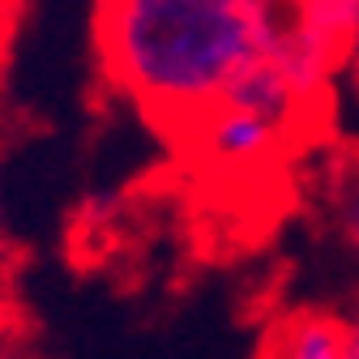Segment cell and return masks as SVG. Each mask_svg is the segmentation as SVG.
<instances>
[{"label":"cell","mask_w":359,"mask_h":359,"mask_svg":"<svg viewBox=\"0 0 359 359\" xmlns=\"http://www.w3.org/2000/svg\"><path fill=\"white\" fill-rule=\"evenodd\" d=\"M334 214H338V231H342L346 252L359 261V180H355V184H346V189L338 193Z\"/></svg>","instance_id":"obj_4"},{"label":"cell","mask_w":359,"mask_h":359,"mask_svg":"<svg viewBox=\"0 0 359 359\" xmlns=\"http://www.w3.org/2000/svg\"><path fill=\"white\" fill-rule=\"evenodd\" d=\"M342 359H359V308L342 317Z\"/></svg>","instance_id":"obj_6"},{"label":"cell","mask_w":359,"mask_h":359,"mask_svg":"<svg viewBox=\"0 0 359 359\" xmlns=\"http://www.w3.org/2000/svg\"><path fill=\"white\" fill-rule=\"evenodd\" d=\"M0 359H39L34 351H30V342H26V334L0 312Z\"/></svg>","instance_id":"obj_5"},{"label":"cell","mask_w":359,"mask_h":359,"mask_svg":"<svg viewBox=\"0 0 359 359\" xmlns=\"http://www.w3.org/2000/svg\"><path fill=\"white\" fill-rule=\"evenodd\" d=\"M184 133V142L210 158V163H222V167H252V163H265L274 158V150L283 146L287 128L269 124L252 111H240V107H227L218 103L210 107L205 116H197L193 124L180 128Z\"/></svg>","instance_id":"obj_2"},{"label":"cell","mask_w":359,"mask_h":359,"mask_svg":"<svg viewBox=\"0 0 359 359\" xmlns=\"http://www.w3.org/2000/svg\"><path fill=\"white\" fill-rule=\"evenodd\" d=\"M261 359H342V317L325 308H299L269 330Z\"/></svg>","instance_id":"obj_3"},{"label":"cell","mask_w":359,"mask_h":359,"mask_svg":"<svg viewBox=\"0 0 359 359\" xmlns=\"http://www.w3.org/2000/svg\"><path fill=\"white\" fill-rule=\"evenodd\" d=\"M269 0H111L95 9L107 77L154 120L184 128L222 103L231 81L274 48Z\"/></svg>","instance_id":"obj_1"},{"label":"cell","mask_w":359,"mask_h":359,"mask_svg":"<svg viewBox=\"0 0 359 359\" xmlns=\"http://www.w3.org/2000/svg\"><path fill=\"white\" fill-rule=\"evenodd\" d=\"M0 222H5V218H0Z\"/></svg>","instance_id":"obj_7"}]
</instances>
